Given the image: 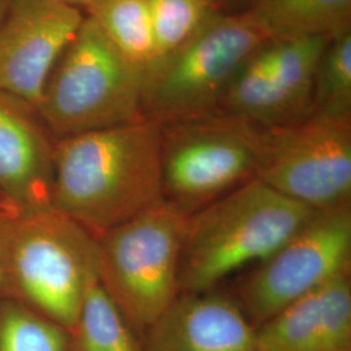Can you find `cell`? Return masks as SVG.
Instances as JSON below:
<instances>
[{"label": "cell", "instance_id": "9c48e42d", "mask_svg": "<svg viewBox=\"0 0 351 351\" xmlns=\"http://www.w3.org/2000/svg\"><path fill=\"white\" fill-rule=\"evenodd\" d=\"M256 178L314 211L351 203V116L314 112L265 129Z\"/></svg>", "mask_w": 351, "mask_h": 351}, {"label": "cell", "instance_id": "7a4b0ae2", "mask_svg": "<svg viewBox=\"0 0 351 351\" xmlns=\"http://www.w3.org/2000/svg\"><path fill=\"white\" fill-rule=\"evenodd\" d=\"M314 213L255 178L190 215L181 293L211 291L241 267L262 263Z\"/></svg>", "mask_w": 351, "mask_h": 351}, {"label": "cell", "instance_id": "7402d4cb", "mask_svg": "<svg viewBox=\"0 0 351 351\" xmlns=\"http://www.w3.org/2000/svg\"><path fill=\"white\" fill-rule=\"evenodd\" d=\"M261 0H217L216 8L219 12L239 13L250 11Z\"/></svg>", "mask_w": 351, "mask_h": 351}, {"label": "cell", "instance_id": "4fadbf2b", "mask_svg": "<svg viewBox=\"0 0 351 351\" xmlns=\"http://www.w3.org/2000/svg\"><path fill=\"white\" fill-rule=\"evenodd\" d=\"M50 136L32 106L0 91V193L25 210L51 206Z\"/></svg>", "mask_w": 351, "mask_h": 351}, {"label": "cell", "instance_id": "ba28073f", "mask_svg": "<svg viewBox=\"0 0 351 351\" xmlns=\"http://www.w3.org/2000/svg\"><path fill=\"white\" fill-rule=\"evenodd\" d=\"M351 203L315 211L239 289V306L262 326L293 302L350 274Z\"/></svg>", "mask_w": 351, "mask_h": 351}, {"label": "cell", "instance_id": "d6986e66", "mask_svg": "<svg viewBox=\"0 0 351 351\" xmlns=\"http://www.w3.org/2000/svg\"><path fill=\"white\" fill-rule=\"evenodd\" d=\"M71 346L68 330L25 303L0 307V351H69Z\"/></svg>", "mask_w": 351, "mask_h": 351}, {"label": "cell", "instance_id": "e0dca14e", "mask_svg": "<svg viewBox=\"0 0 351 351\" xmlns=\"http://www.w3.org/2000/svg\"><path fill=\"white\" fill-rule=\"evenodd\" d=\"M72 343L77 351H143L134 329L99 281L81 303Z\"/></svg>", "mask_w": 351, "mask_h": 351}, {"label": "cell", "instance_id": "52a82bcc", "mask_svg": "<svg viewBox=\"0 0 351 351\" xmlns=\"http://www.w3.org/2000/svg\"><path fill=\"white\" fill-rule=\"evenodd\" d=\"M160 128L163 199L189 216L258 177L263 128L221 111Z\"/></svg>", "mask_w": 351, "mask_h": 351}, {"label": "cell", "instance_id": "ac0fdd59", "mask_svg": "<svg viewBox=\"0 0 351 351\" xmlns=\"http://www.w3.org/2000/svg\"><path fill=\"white\" fill-rule=\"evenodd\" d=\"M154 40V65L163 62L217 12L211 0H146Z\"/></svg>", "mask_w": 351, "mask_h": 351}, {"label": "cell", "instance_id": "8992f818", "mask_svg": "<svg viewBox=\"0 0 351 351\" xmlns=\"http://www.w3.org/2000/svg\"><path fill=\"white\" fill-rule=\"evenodd\" d=\"M268 40L251 11L213 13L186 43L145 73L143 117L165 124L219 111L241 66Z\"/></svg>", "mask_w": 351, "mask_h": 351}, {"label": "cell", "instance_id": "2e32d148", "mask_svg": "<svg viewBox=\"0 0 351 351\" xmlns=\"http://www.w3.org/2000/svg\"><path fill=\"white\" fill-rule=\"evenodd\" d=\"M126 60L143 73L154 62V40L146 0H95L85 10Z\"/></svg>", "mask_w": 351, "mask_h": 351}, {"label": "cell", "instance_id": "277c9868", "mask_svg": "<svg viewBox=\"0 0 351 351\" xmlns=\"http://www.w3.org/2000/svg\"><path fill=\"white\" fill-rule=\"evenodd\" d=\"M143 88L145 73L85 14L52 69L36 111L52 137L66 138L142 119Z\"/></svg>", "mask_w": 351, "mask_h": 351}, {"label": "cell", "instance_id": "3957f363", "mask_svg": "<svg viewBox=\"0 0 351 351\" xmlns=\"http://www.w3.org/2000/svg\"><path fill=\"white\" fill-rule=\"evenodd\" d=\"M98 243L86 229L52 206L23 210L5 254L7 291L75 332L81 303L99 281Z\"/></svg>", "mask_w": 351, "mask_h": 351}, {"label": "cell", "instance_id": "30bf717a", "mask_svg": "<svg viewBox=\"0 0 351 351\" xmlns=\"http://www.w3.org/2000/svg\"><path fill=\"white\" fill-rule=\"evenodd\" d=\"M330 39H271L243 63L219 111L263 129L298 123L316 112L315 77Z\"/></svg>", "mask_w": 351, "mask_h": 351}, {"label": "cell", "instance_id": "484cf974", "mask_svg": "<svg viewBox=\"0 0 351 351\" xmlns=\"http://www.w3.org/2000/svg\"><path fill=\"white\" fill-rule=\"evenodd\" d=\"M211 1H213V4H215V7H216V1H217V0H211ZM216 10H217V8H216Z\"/></svg>", "mask_w": 351, "mask_h": 351}, {"label": "cell", "instance_id": "5b68a950", "mask_svg": "<svg viewBox=\"0 0 351 351\" xmlns=\"http://www.w3.org/2000/svg\"><path fill=\"white\" fill-rule=\"evenodd\" d=\"M188 221L189 215L163 199L97 239L99 282L143 335L181 294Z\"/></svg>", "mask_w": 351, "mask_h": 351}, {"label": "cell", "instance_id": "7c38bea8", "mask_svg": "<svg viewBox=\"0 0 351 351\" xmlns=\"http://www.w3.org/2000/svg\"><path fill=\"white\" fill-rule=\"evenodd\" d=\"M143 337V351H256L241 306L213 290L181 293Z\"/></svg>", "mask_w": 351, "mask_h": 351}, {"label": "cell", "instance_id": "5bb4252c", "mask_svg": "<svg viewBox=\"0 0 351 351\" xmlns=\"http://www.w3.org/2000/svg\"><path fill=\"white\" fill-rule=\"evenodd\" d=\"M256 351H351L350 274L293 302L255 329Z\"/></svg>", "mask_w": 351, "mask_h": 351}, {"label": "cell", "instance_id": "44dd1931", "mask_svg": "<svg viewBox=\"0 0 351 351\" xmlns=\"http://www.w3.org/2000/svg\"><path fill=\"white\" fill-rule=\"evenodd\" d=\"M24 208L0 193V293L7 291L5 254L13 223Z\"/></svg>", "mask_w": 351, "mask_h": 351}, {"label": "cell", "instance_id": "603a6c76", "mask_svg": "<svg viewBox=\"0 0 351 351\" xmlns=\"http://www.w3.org/2000/svg\"><path fill=\"white\" fill-rule=\"evenodd\" d=\"M52 1H58V3H62L65 5H69V7H75V8H78L85 12V10L95 0H52Z\"/></svg>", "mask_w": 351, "mask_h": 351}, {"label": "cell", "instance_id": "d4e9b609", "mask_svg": "<svg viewBox=\"0 0 351 351\" xmlns=\"http://www.w3.org/2000/svg\"><path fill=\"white\" fill-rule=\"evenodd\" d=\"M69 351H77V350H75V346H73V343H72V346H71V350H69Z\"/></svg>", "mask_w": 351, "mask_h": 351}, {"label": "cell", "instance_id": "6da1fadb", "mask_svg": "<svg viewBox=\"0 0 351 351\" xmlns=\"http://www.w3.org/2000/svg\"><path fill=\"white\" fill-rule=\"evenodd\" d=\"M162 201L160 124L142 117L55 141L51 206L95 239Z\"/></svg>", "mask_w": 351, "mask_h": 351}, {"label": "cell", "instance_id": "cb8c5ba5", "mask_svg": "<svg viewBox=\"0 0 351 351\" xmlns=\"http://www.w3.org/2000/svg\"><path fill=\"white\" fill-rule=\"evenodd\" d=\"M12 1L13 0H0V25L4 21L7 13L10 11Z\"/></svg>", "mask_w": 351, "mask_h": 351}, {"label": "cell", "instance_id": "8fae6325", "mask_svg": "<svg viewBox=\"0 0 351 351\" xmlns=\"http://www.w3.org/2000/svg\"><path fill=\"white\" fill-rule=\"evenodd\" d=\"M85 12L52 0H13L0 25V91L37 110Z\"/></svg>", "mask_w": 351, "mask_h": 351}, {"label": "cell", "instance_id": "ffe728a7", "mask_svg": "<svg viewBox=\"0 0 351 351\" xmlns=\"http://www.w3.org/2000/svg\"><path fill=\"white\" fill-rule=\"evenodd\" d=\"M316 112L351 116V32L330 39L315 77Z\"/></svg>", "mask_w": 351, "mask_h": 351}, {"label": "cell", "instance_id": "9a60e30c", "mask_svg": "<svg viewBox=\"0 0 351 351\" xmlns=\"http://www.w3.org/2000/svg\"><path fill=\"white\" fill-rule=\"evenodd\" d=\"M250 11L271 39H335L351 32V0H261Z\"/></svg>", "mask_w": 351, "mask_h": 351}]
</instances>
